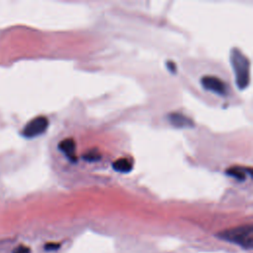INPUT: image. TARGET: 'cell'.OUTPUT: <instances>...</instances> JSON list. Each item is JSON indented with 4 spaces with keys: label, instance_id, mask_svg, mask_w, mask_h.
Here are the masks:
<instances>
[{
    "label": "cell",
    "instance_id": "cell-7",
    "mask_svg": "<svg viewBox=\"0 0 253 253\" xmlns=\"http://www.w3.org/2000/svg\"><path fill=\"white\" fill-rule=\"evenodd\" d=\"M226 174L230 177H233V178L239 180V181H243V180L246 179L247 175L251 176V169L234 166V167H231V168L227 169Z\"/></svg>",
    "mask_w": 253,
    "mask_h": 253
},
{
    "label": "cell",
    "instance_id": "cell-5",
    "mask_svg": "<svg viewBox=\"0 0 253 253\" xmlns=\"http://www.w3.org/2000/svg\"><path fill=\"white\" fill-rule=\"evenodd\" d=\"M168 120L175 127H192L194 126V123L190 118L179 113L170 114Z\"/></svg>",
    "mask_w": 253,
    "mask_h": 253
},
{
    "label": "cell",
    "instance_id": "cell-10",
    "mask_svg": "<svg viewBox=\"0 0 253 253\" xmlns=\"http://www.w3.org/2000/svg\"><path fill=\"white\" fill-rule=\"evenodd\" d=\"M14 253H30V248L27 247V246L21 245V246H19V247L15 250Z\"/></svg>",
    "mask_w": 253,
    "mask_h": 253
},
{
    "label": "cell",
    "instance_id": "cell-2",
    "mask_svg": "<svg viewBox=\"0 0 253 253\" xmlns=\"http://www.w3.org/2000/svg\"><path fill=\"white\" fill-rule=\"evenodd\" d=\"M230 61L234 71L236 85L240 89L246 88L250 80V62L248 58L238 48H233L230 54Z\"/></svg>",
    "mask_w": 253,
    "mask_h": 253
},
{
    "label": "cell",
    "instance_id": "cell-4",
    "mask_svg": "<svg viewBox=\"0 0 253 253\" xmlns=\"http://www.w3.org/2000/svg\"><path fill=\"white\" fill-rule=\"evenodd\" d=\"M201 83H202L203 87L209 91H211L218 95H226L227 94V86L218 77L207 75L202 78Z\"/></svg>",
    "mask_w": 253,
    "mask_h": 253
},
{
    "label": "cell",
    "instance_id": "cell-6",
    "mask_svg": "<svg viewBox=\"0 0 253 253\" xmlns=\"http://www.w3.org/2000/svg\"><path fill=\"white\" fill-rule=\"evenodd\" d=\"M58 148L61 152H63L70 160L75 161V142L72 138H65L61 140L58 144Z\"/></svg>",
    "mask_w": 253,
    "mask_h": 253
},
{
    "label": "cell",
    "instance_id": "cell-3",
    "mask_svg": "<svg viewBox=\"0 0 253 253\" xmlns=\"http://www.w3.org/2000/svg\"><path fill=\"white\" fill-rule=\"evenodd\" d=\"M47 126H48V120L45 117L43 116L37 117L32 121H30L25 126V127L22 130V135L28 138L36 137L43 133L47 128Z\"/></svg>",
    "mask_w": 253,
    "mask_h": 253
},
{
    "label": "cell",
    "instance_id": "cell-11",
    "mask_svg": "<svg viewBox=\"0 0 253 253\" xmlns=\"http://www.w3.org/2000/svg\"><path fill=\"white\" fill-rule=\"evenodd\" d=\"M167 67L171 72H176V68H175V63L174 62H168L167 63Z\"/></svg>",
    "mask_w": 253,
    "mask_h": 253
},
{
    "label": "cell",
    "instance_id": "cell-1",
    "mask_svg": "<svg viewBox=\"0 0 253 253\" xmlns=\"http://www.w3.org/2000/svg\"><path fill=\"white\" fill-rule=\"evenodd\" d=\"M217 237L227 242L234 243L244 249L253 247V226L252 224L240 225L217 233Z\"/></svg>",
    "mask_w": 253,
    "mask_h": 253
},
{
    "label": "cell",
    "instance_id": "cell-8",
    "mask_svg": "<svg viewBox=\"0 0 253 253\" xmlns=\"http://www.w3.org/2000/svg\"><path fill=\"white\" fill-rule=\"evenodd\" d=\"M113 168L121 173H128L131 171L132 169V165L129 162L128 159L126 158H120L117 159L114 163H113Z\"/></svg>",
    "mask_w": 253,
    "mask_h": 253
},
{
    "label": "cell",
    "instance_id": "cell-9",
    "mask_svg": "<svg viewBox=\"0 0 253 253\" xmlns=\"http://www.w3.org/2000/svg\"><path fill=\"white\" fill-rule=\"evenodd\" d=\"M100 157H101V155L96 150H91L83 155V159L87 160V161H97L100 159Z\"/></svg>",
    "mask_w": 253,
    "mask_h": 253
}]
</instances>
